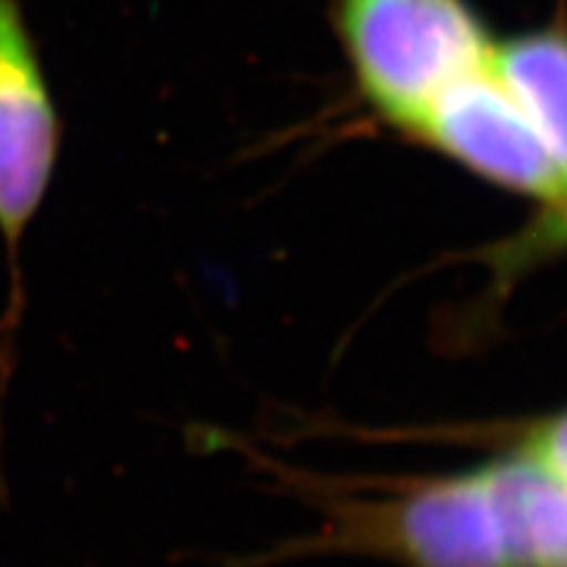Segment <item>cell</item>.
Listing matches in <instances>:
<instances>
[{
  "label": "cell",
  "instance_id": "6da1fadb",
  "mask_svg": "<svg viewBox=\"0 0 567 567\" xmlns=\"http://www.w3.org/2000/svg\"><path fill=\"white\" fill-rule=\"evenodd\" d=\"M334 24L363 103L408 137L494 45L467 0H334Z\"/></svg>",
  "mask_w": 567,
  "mask_h": 567
},
{
  "label": "cell",
  "instance_id": "7a4b0ae2",
  "mask_svg": "<svg viewBox=\"0 0 567 567\" xmlns=\"http://www.w3.org/2000/svg\"><path fill=\"white\" fill-rule=\"evenodd\" d=\"M61 116L21 0H0V239L9 302L0 318V384H9L13 339L24 313L19 255L45 203L61 153Z\"/></svg>",
  "mask_w": 567,
  "mask_h": 567
},
{
  "label": "cell",
  "instance_id": "3957f363",
  "mask_svg": "<svg viewBox=\"0 0 567 567\" xmlns=\"http://www.w3.org/2000/svg\"><path fill=\"white\" fill-rule=\"evenodd\" d=\"M410 140L496 187L544 203L547 218L567 216V179L488 63L446 87Z\"/></svg>",
  "mask_w": 567,
  "mask_h": 567
},
{
  "label": "cell",
  "instance_id": "277c9868",
  "mask_svg": "<svg viewBox=\"0 0 567 567\" xmlns=\"http://www.w3.org/2000/svg\"><path fill=\"white\" fill-rule=\"evenodd\" d=\"M488 567H567V484L523 455L481 465Z\"/></svg>",
  "mask_w": 567,
  "mask_h": 567
},
{
  "label": "cell",
  "instance_id": "5b68a950",
  "mask_svg": "<svg viewBox=\"0 0 567 567\" xmlns=\"http://www.w3.org/2000/svg\"><path fill=\"white\" fill-rule=\"evenodd\" d=\"M488 69L567 179V30L542 27L494 42ZM563 218V216H559Z\"/></svg>",
  "mask_w": 567,
  "mask_h": 567
},
{
  "label": "cell",
  "instance_id": "8992f818",
  "mask_svg": "<svg viewBox=\"0 0 567 567\" xmlns=\"http://www.w3.org/2000/svg\"><path fill=\"white\" fill-rule=\"evenodd\" d=\"M517 455L567 484V413L536 425Z\"/></svg>",
  "mask_w": 567,
  "mask_h": 567
},
{
  "label": "cell",
  "instance_id": "52a82bcc",
  "mask_svg": "<svg viewBox=\"0 0 567 567\" xmlns=\"http://www.w3.org/2000/svg\"><path fill=\"white\" fill-rule=\"evenodd\" d=\"M544 234H547V237H557V239H563V243H567V216L547 218V221H544Z\"/></svg>",
  "mask_w": 567,
  "mask_h": 567
}]
</instances>
